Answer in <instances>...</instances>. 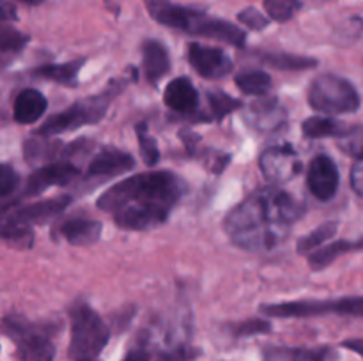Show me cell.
<instances>
[{
	"label": "cell",
	"instance_id": "obj_27",
	"mask_svg": "<svg viewBox=\"0 0 363 361\" xmlns=\"http://www.w3.org/2000/svg\"><path fill=\"white\" fill-rule=\"evenodd\" d=\"M135 133H137L138 145H140L142 159H144V163L147 166H155L156 163L160 161V149H158V144H156V138L149 133L145 122L137 124Z\"/></svg>",
	"mask_w": 363,
	"mask_h": 361
},
{
	"label": "cell",
	"instance_id": "obj_15",
	"mask_svg": "<svg viewBox=\"0 0 363 361\" xmlns=\"http://www.w3.org/2000/svg\"><path fill=\"white\" fill-rule=\"evenodd\" d=\"M339 354L332 347H282L269 345L262 350V361H337Z\"/></svg>",
	"mask_w": 363,
	"mask_h": 361
},
{
	"label": "cell",
	"instance_id": "obj_8",
	"mask_svg": "<svg viewBox=\"0 0 363 361\" xmlns=\"http://www.w3.org/2000/svg\"><path fill=\"white\" fill-rule=\"evenodd\" d=\"M2 329L16 345L20 361H53L55 357V345L34 322L11 315L2 321Z\"/></svg>",
	"mask_w": 363,
	"mask_h": 361
},
{
	"label": "cell",
	"instance_id": "obj_14",
	"mask_svg": "<svg viewBox=\"0 0 363 361\" xmlns=\"http://www.w3.org/2000/svg\"><path fill=\"white\" fill-rule=\"evenodd\" d=\"M135 166L133 156L117 149H103L91 159L87 168V179H108L121 176Z\"/></svg>",
	"mask_w": 363,
	"mask_h": 361
},
{
	"label": "cell",
	"instance_id": "obj_28",
	"mask_svg": "<svg viewBox=\"0 0 363 361\" xmlns=\"http://www.w3.org/2000/svg\"><path fill=\"white\" fill-rule=\"evenodd\" d=\"M208 103L211 106V113L216 120L223 119L229 113H233L234 110H238L241 106V101L234 99L233 96L225 94L222 91H211L208 94Z\"/></svg>",
	"mask_w": 363,
	"mask_h": 361
},
{
	"label": "cell",
	"instance_id": "obj_17",
	"mask_svg": "<svg viewBox=\"0 0 363 361\" xmlns=\"http://www.w3.org/2000/svg\"><path fill=\"white\" fill-rule=\"evenodd\" d=\"M163 101L169 108L179 113H191L199 106V92L186 76L174 78L165 88Z\"/></svg>",
	"mask_w": 363,
	"mask_h": 361
},
{
	"label": "cell",
	"instance_id": "obj_30",
	"mask_svg": "<svg viewBox=\"0 0 363 361\" xmlns=\"http://www.w3.org/2000/svg\"><path fill=\"white\" fill-rule=\"evenodd\" d=\"M28 38L21 32L14 30L11 27L0 28V53H14L20 52L27 45Z\"/></svg>",
	"mask_w": 363,
	"mask_h": 361
},
{
	"label": "cell",
	"instance_id": "obj_5",
	"mask_svg": "<svg viewBox=\"0 0 363 361\" xmlns=\"http://www.w3.org/2000/svg\"><path fill=\"white\" fill-rule=\"evenodd\" d=\"M71 315L69 357L73 361H96L108 343L110 329L106 322L87 303H77Z\"/></svg>",
	"mask_w": 363,
	"mask_h": 361
},
{
	"label": "cell",
	"instance_id": "obj_33",
	"mask_svg": "<svg viewBox=\"0 0 363 361\" xmlns=\"http://www.w3.org/2000/svg\"><path fill=\"white\" fill-rule=\"evenodd\" d=\"M272 329V324L268 321H259V319H254V321H245L241 322L240 326H236L234 333L238 336H252V335H262V333H268Z\"/></svg>",
	"mask_w": 363,
	"mask_h": 361
},
{
	"label": "cell",
	"instance_id": "obj_10",
	"mask_svg": "<svg viewBox=\"0 0 363 361\" xmlns=\"http://www.w3.org/2000/svg\"><path fill=\"white\" fill-rule=\"evenodd\" d=\"M262 176L272 183H287L301 168V161L291 145H273L261 156Z\"/></svg>",
	"mask_w": 363,
	"mask_h": 361
},
{
	"label": "cell",
	"instance_id": "obj_24",
	"mask_svg": "<svg viewBox=\"0 0 363 361\" xmlns=\"http://www.w3.org/2000/svg\"><path fill=\"white\" fill-rule=\"evenodd\" d=\"M236 85L245 94L266 96L272 91V76L261 69L243 71L236 76Z\"/></svg>",
	"mask_w": 363,
	"mask_h": 361
},
{
	"label": "cell",
	"instance_id": "obj_38",
	"mask_svg": "<svg viewBox=\"0 0 363 361\" xmlns=\"http://www.w3.org/2000/svg\"><path fill=\"white\" fill-rule=\"evenodd\" d=\"M353 250H363V237L360 241H357V243H350V251Z\"/></svg>",
	"mask_w": 363,
	"mask_h": 361
},
{
	"label": "cell",
	"instance_id": "obj_6",
	"mask_svg": "<svg viewBox=\"0 0 363 361\" xmlns=\"http://www.w3.org/2000/svg\"><path fill=\"white\" fill-rule=\"evenodd\" d=\"M119 85H110L105 92L98 96H91V98L78 101L66 108L64 112L57 113V115L50 117L45 124L38 130L39 137H52V134L66 133V131H74L82 126H89V124H96L105 117L106 108H108L110 101L113 96L119 92Z\"/></svg>",
	"mask_w": 363,
	"mask_h": 361
},
{
	"label": "cell",
	"instance_id": "obj_13",
	"mask_svg": "<svg viewBox=\"0 0 363 361\" xmlns=\"http://www.w3.org/2000/svg\"><path fill=\"white\" fill-rule=\"evenodd\" d=\"M188 60L201 76L209 78V80H218V78L227 76L233 71V60L227 57L223 50L199 45V42L190 45Z\"/></svg>",
	"mask_w": 363,
	"mask_h": 361
},
{
	"label": "cell",
	"instance_id": "obj_36",
	"mask_svg": "<svg viewBox=\"0 0 363 361\" xmlns=\"http://www.w3.org/2000/svg\"><path fill=\"white\" fill-rule=\"evenodd\" d=\"M123 361H152L151 356H149L147 350L144 349H133L126 354Z\"/></svg>",
	"mask_w": 363,
	"mask_h": 361
},
{
	"label": "cell",
	"instance_id": "obj_37",
	"mask_svg": "<svg viewBox=\"0 0 363 361\" xmlns=\"http://www.w3.org/2000/svg\"><path fill=\"white\" fill-rule=\"evenodd\" d=\"M346 349L353 350V353L360 354V356L363 357V338H353V340H346V342L342 343Z\"/></svg>",
	"mask_w": 363,
	"mask_h": 361
},
{
	"label": "cell",
	"instance_id": "obj_32",
	"mask_svg": "<svg viewBox=\"0 0 363 361\" xmlns=\"http://www.w3.org/2000/svg\"><path fill=\"white\" fill-rule=\"evenodd\" d=\"M238 20L247 25L248 28H252V30H262L269 25V18H266L261 11L254 9V7H247L245 11H241L238 14Z\"/></svg>",
	"mask_w": 363,
	"mask_h": 361
},
{
	"label": "cell",
	"instance_id": "obj_9",
	"mask_svg": "<svg viewBox=\"0 0 363 361\" xmlns=\"http://www.w3.org/2000/svg\"><path fill=\"white\" fill-rule=\"evenodd\" d=\"M261 311L269 317L300 319L315 317V315H353L363 317V296L362 297H342L335 301H289V303L262 304Z\"/></svg>",
	"mask_w": 363,
	"mask_h": 361
},
{
	"label": "cell",
	"instance_id": "obj_19",
	"mask_svg": "<svg viewBox=\"0 0 363 361\" xmlns=\"http://www.w3.org/2000/svg\"><path fill=\"white\" fill-rule=\"evenodd\" d=\"M101 223L96 219H85V218H71L60 225V234L67 243L74 244V246H89L94 244L101 236Z\"/></svg>",
	"mask_w": 363,
	"mask_h": 361
},
{
	"label": "cell",
	"instance_id": "obj_16",
	"mask_svg": "<svg viewBox=\"0 0 363 361\" xmlns=\"http://www.w3.org/2000/svg\"><path fill=\"white\" fill-rule=\"evenodd\" d=\"M247 120L259 131H275L286 122V110L277 99H261L247 110Z\"/></svg>",
	"mask_w": 363,
	"mask_h": 361
},
{
	"label": "cell",
	"instance_id": "obj_12",
	"mask_svg": "<svg viewBox=\"0 0 363 361\" xmlns=\"http://www.w3.org/2000/svg\"><path fill=\"white\" fill-rule=\"evenodd\" d=\"M339 170L330 156L319 154L311 161L307 173V186L318 200H332L339 190Z\"/></svg>",
	"mask_w": 363,
	"mask_h": 361
},
{
	"label": "cell",
	"instance_id": "obj_21",
	"mask_svg": "<svg viewBox=\"0 0 363 361\" xmlns=\"http://www.w3.org/2000/svg\"><path fill=\"white\" fill-rule=\"evenodd\" d=\"M85 64V59L71 60V62L64 64H46V66L38 67L34 71L35 76L46 78V80H53L60 85H67V87H74L78 81V73H80L82 66Z\"/></svg>",
	"mask_w": 363,
	"mask_h": 361
},
{
	"label": "cell",
	"instance_id": "obj_2",
	"mask_svg": "<svg viewBox=\"0 0 363 361\" xmlns=\"http://www.w3.org/2000/svg\"><path fill=\"white\" fill-rule=\"evenodd\" d=\"M303 205L279 188H262L241 200L223 219V229L236 246L268 251L287 239Z\"/></svg>",
	"mask_w": 363,
	"mask_h": 361
},
{
	"label": "cell",
	"instance_id": "obj_25",
	"mask_svg": "<svg viewBox=\"0 0 363 361\" xmlns=\"http://www.w3.org/2000/svg\"><path fill=\"white\" fill-rule=\"evenodd\" d=\"M337 230H339V225L335 222L323 223V225H319L318 229L312 230L311 234H307V236H303L298 241V251L300 253H311L315 248L323 246L325 243L332 241L335 237Z\"/></svg>",
	"mask_w": 363,
	"mask_h": 361
},
{
	"label": "cell",
	"instance_id": "obj_18",
	"mask_svg": "<svg viewBox=\"0 0 363 361\" xmlns=\"http://www.w3.org/2000/svg\"><path fill=\"white\" fill-rule=\"evenodd\" d=\"M46 106H48V101H46V98L41 92L35 91V88H25L14 99V120L20 124L38 122L43 117V113L46 112Z\"/></svg>",
	"mask_w": 363,
	"mask_h": 361
},
{
	"label": "cell",
	"instance_id": "obj_23",
	"mask_svg": "<svg viewBox=\"0 0 363 361\" xmlns=\"http://www.w3.org/2000/svg\"><path fill=\"white\" fill-rule=\"evenodd\" d=\"M261 60L269 67L282 71H305L318 66V60L303 55H291V53H262Z\"/></svg>",
	"mask_w": 363,
	"mask_h": 361
},
{
	"label": "cell",
	"instance_id": "obj_26",
	"mask_svg": "<svg viewBox=\"0 0 363 361\" xmlns=\"http://www.w3.org/2000/svg\"><path fill=\"white\" fill-rule=\"evenodd\" d=\"M347 251H350V241H335V243H330L328 246H323L321 250L314 251L311 255V258H308V262H311L312 269L318 271V269L330 265L335 258L347 253Z\"/></svg>",
	"mask_w": 363,
	"mask_h": 361
},
{
	"label": "cell",
	"instance_id": "obj_34",
	"mask_svg": "<svg viewBox=\"0 0 363 361\" xmlns=\"http://www.w3.org/2000/svg\"><path fill=\"white\" fill-rule=\"evenodd\" d=\"M351 188L363 197V156L358 158L353 170H351Z\"/></svg>",
	"mask_w": 363,
	"mask_h": 361
},
{
	"label": "cell",
	"instance_id": "obj_20",
	"mask_svg": "<svg viewBox=\"0 0 363 361\" xmlns=\"http://www.w3.org/2000/svg\"><path fill=\"white\" fill-rule=\"evenodd\" d=\"M142 55H144L145 78L151 84H158L170 69L169 52L160 41L149 39L142 45Z\"/></svg>",
	"mask_w": 363,
	"mask_h": 361
},
{
	"label": "cell",
	"instance_id": "obj_22",
	"mask_svg": "<svg viewBox=\"0 0 363 361\" xmlns=\"http://www.w3.org/2000/svg\"><path fill=\"white\" fill-rule=\"evenodd\" d=\"M353 127L346 126L344 122H339L330 117H311L303 120L301 131L307 138H325V137H346Z\"/></svg>",
	"mask_w": 363,
	"mask_h": 361
},
{
	"label": "cell",
	"instance_id": "obj_1",
	"mask_svg": "<svg viewBox=\"0 0 363 361\" xmlns=\"http://www.w3.org/2000/svg\"><path fill=\"white\" fill-rule=\"evenodd\" d=\"M183 193L184 183L176 173L144 172L113 184L99 197L98 207L121 229L151 230L167 222Z\"/></svg>",
	"mask_w": 363,
	"mask_h": 361
},
{
	"label": "cell",
	"instance_id": "obj_31",
	"mask_svg": "<svg viewBox=\"0 0 363 361\" xmlns=\"http://www.w3.org/2000/svg\"><path fill=\"white\" fill-rule=\"evenodd\" d=\"M20 186V176L11 165L0 163V200L11 197Z\"/></svg>",
	"mask_w": 363,
	"mask_h": 361
},
{
	"label": "cell",
	"instance_id": "obj_35",
	"mask_svg": "<svg viewBox=\"0 0 363 361\" xmlns=\"http://www.w3.org/2000/svg\"><path fill=\"white\" fill-rule=\"evenodd\" d=\"M16 20V7L13 4L0 0V21H14Z\"/></svg>",
	"mask_w": 363,
	"mask_h": 361
},
{
	"label": "cell",
	"instance_id": "obj_11",
	"mask_svg": "<svg viewBox=\"0 0 363 361\" xmlns=\"http://www.w3.org/2000/svg\"><path fill=\"white\" fill-rule=\"evenodd\" d=\"M78 176H80L78 166L67 159L50 163V165L38 168L28 177L23 188V197H34L52 186H66V184L73 183V179H77Z\"/></svg>",
	"mask_w": 363,
	"mask_h": 361
},
{
	"label": "cell",
	"instance_id": "obj_39",
	"mask_svg": "<svg viewBox=\"0 0 363 361\" xmlns=\"http://www.w3.org/2000/svg\"><path fill=\"white\" fill-rule=\"evenodd\" d=\"M20 2H25V4H38V2H41V0H20Z\"/></svg>",
	"mask_w": 363,
	"mask_h": 361
},
{
	"label": "cell",
	"instance_id": "obj_29",
	"mask_svg": "<svg viewBox=\"0 0 363 361\" xmlns=\"http://www.w3.org/2000/svg\"><path fill=\"white\" fill-rule=\"evenodd\" d=\"M300 0H264V9L269 20L289 21L300 9Z\"/></svg>",
	"mask_w": 363,
	"mask_h": 361
},
{
	"label": "cell",
	"instance_id": "obj_4",
	"mask_svg": "<svg viewBox=\"0 0 363 361\" xmlns=\"http://www.w3.org/2000/svg\"><path fill=\"white\" fill-rule=\"evenodd\" d=\"M69 204L71 197L62 195V197L34 202L23 207L9 209L0 216V239L16 244V246H30L32 227L43 225L57 218Z\"/></svg>",
	"mask_w": 363,
	"mask_h": 361
},
{
	"label": "cell",
	"instance_id": "obj_7",
	"mask_svg": "<svg viewBox=\"0 0 363 361\" xmlns=\"http://www.w3.org/2000/svg\"><path fill=\"white\" fill-rule=\"evenodd\" d=\"M308 103L318 112L340 115L357 112L360 108V96L346 78L337 74H321L308 88Z\"/></svg>",
	"mask_w": 363,
	"mask_h": 361
},
{
	"label": "cell",
	"instance_id": "obj_3",
	"mask_svg": "<svg viewBox=\"0 0 363 361\" xmlns=\"http://www.w3.org/2000/svg\"><path fill=\"white\" fill-rule=\"evenodd\" d=\"M147 7L151 16L165 27L202 35V38L218 39L233 46H243L247 41V34L240 27L230 21L208 16L202 11L174 6L169 0H147Z\"/></svg>",
	"mask_w": 363,
	"mask_h": 361
}]
</instances>
